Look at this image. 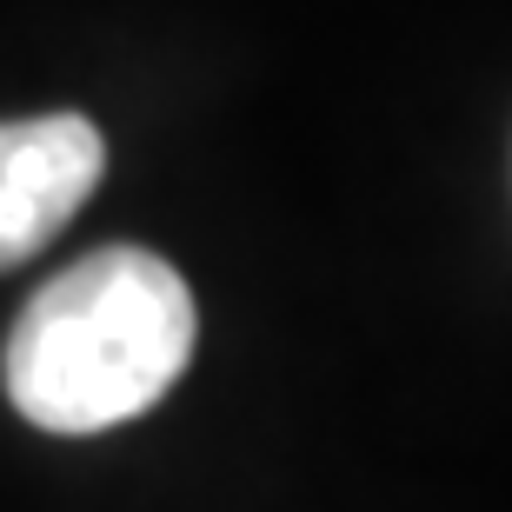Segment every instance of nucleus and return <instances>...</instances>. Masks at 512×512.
<instances>
[{"label":"nucleus","instance_id":"nucleus-2","mask_svg":"<svg viewBox=\"0 0 512 512\" xmlns=\"http://www.w3.org/2000/svg\"><path fill=\"white\" fill-rule=\"evenodd\" d=\"M107 140L87 114L0 120V273L40 253L100 187Z\"/></svg>","mask_w":512,"mask_h":512},{"label":"nucleus","instance_id":"nucleus-1","mask_svg":"<svg viewBox=\"0 0 512 512\" xmlns=\"http://www.w3.org/2000/svg\"><path fill=\"white\" fill-rule=\"evenodd\" d=\"M193 333V293L160 253L100 247L20 306L0 380L40 433H107L187 373Z\"/></svg>","mask_w":512,"mask_h":512}]
</instances>
